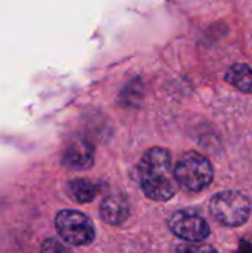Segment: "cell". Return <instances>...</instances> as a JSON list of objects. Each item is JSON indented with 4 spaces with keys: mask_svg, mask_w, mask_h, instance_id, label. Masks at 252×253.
Returning a JSON list of instances; mask_svg holds the SVG:
<instances>
[{
    "mask_svg": "<svg viewBox=\"0 0 252 253\" xmlns=\"http://www.w3.org/2000/svg\"><path fill=\"white\" fill-rule=\"evenodd\" d=\"M141 191L154 202L171 200L178 190L174 176L172 156L166 148L153 147L147 150L137 168Z\"/></svg>",
    "mask_w": 252,
    "mask_h": 253,
    "instance_id": "obj_1",
    "label": "cell"
},
{
    "mask_svg": "<svg viewBox=\"0 0 252 253\" xmlns=\"http://www.w3.org/2000/svg\"><path fill=\"white\" fill-rule=\"evenodd\" d=\"M174 176L178 185L192 193L208 188L214 179L211 162L198 151H186L174 168Z\"/></svg>",
    "mask_w": 252,
    "mask_h": 253,
    "instance_id": "obj_2",
    "label": "cell"
},
{
    "mask_svg": "<svg viewBox=\"0 0 252 253\" xmlns=\"http://www.w3.org/2000/svg\"><path fill=\"white\" fill-rule=\"evenodd\" d=\"M209 212L226 227H241L251 215V202L239 191H221L211 199Z\"/></svg>",
    "mask_w": 252,
    "mask_h": 253,
    "instance_id": "obj_3",
    "label": "cell"
},
{
    "mask_svg": "<svg viewBox=\"0 0 252 253\" xmlns=\"http://www.w3.org/2000/svg\"><path fill=\"white\" fill-rule=\"evenodd\" d=\"M55 228L59 237L73 246L91 245L95 239V227L91 218L79 211L64 209L55 218Z\"/></svg>",
    "mask_w": 252,
    "mask_h": 253,
    "instance_id": "obj_4",
    "label": "cell"
},
{
    "mask_svg": "<svg viewBox=\"0 0 252 253\" xmlns=\"http://www.w3.org/2000/svg\"><path fill=\"white\" fill-rule=\"evenodd\" d=\"M169 230L189 243H202L211 234L209 225L199 213L192 211H178L169 218Z\"/></svg>",
    "mask_w": 252,
    "mask_h": 253,
    "instance_id": "obj_5",
    "label": "cell"
},
{
    "mask_svg": "<svg viewBox=\"0 0 252 253\" xmlns=\"http://www.w3.org/2000/svg\"><path fill=\"white\" fill-rule=\"evenodd\" d=\"M94 157H95L94 144L88 138L76 136L67 145L64 156H62V162L65 166L71 169L83 170L94 165Z\"/></svg>",
    "mask_w": 252,
    "mask_h": 253,
    "instance_id": "obj_6",
    "label": "cell"
},
{
    "mask_svg": "<svg viewBox=\"0 0 252 253\" xmlns=\"http://www.w3.org/2000/svg\"><path fill=\"white\" fill-rule=\"evenodd\" d=\"M131 213V206L126 197L122 194L108 196L102 200L100 206V215L104 222L110 225H120L123 224Z\"/></svg>",
    "mask_w": 252,
    "mask_h": 253,
    "instance_id": "obj_7",
    "label": "cell"
},
{
    "mask_svg": "<svg viewBox=\"0 0 252 253\" xmlns=\"http://www.w3.org/2000/svg\"><path fill=\"white\" fill-rule=\"evenodd\" d=\"M226 82L241 92L252 93V68L248 64H233L226 73Z\"/></svg>",
    "mask_w": 252,
    "mask_h": 253,
    "instance_id": "obj_8",
    "label": "cell"
},
{
    "mask_svg": "<svg viewBox=\"0 0 252 253\" xmlns=\"http://www.w3.org/2000/svg\"><path fill=\"white\" fill-rule=\"evenodd\" d=\"M67 191L70 194V197L77 202V203H89L95 199L97 194V187L89 181V179H83V178H77L68 182L67 185Z\"/></svg>",
    "mask_w": 252,
    "mask_h": 253,
    "instance_id": "obj_9",
    "label": "cell"
},
{
    "mask_svg": "<svg viewBox=\"0 0 252 253\" xmlns=\"http://www.w3.org/2000/svg\"><path fill=\"white\" fill-rule=\"evenodd\" d=\"M42 251L43 252H50V251H65V248L64 246H61V245H53V240H46L45 243H43V246H42Z\"/></svg>",
    "mask_w": 252,
    "mask_h": 253,
    "instance_id": "obj_10",
    "label": "cell"
},
{
    "mask_svg": "<svg viewBox=\"0 0 252 253\" xmlns=\"http://www.w3.org/2000/svg\"><path fill=\"white\" fill-rule=\"evenodd\" d=\"M245 248H247L248 251H252V246H251V245H248V243H245V242H242V243H241V248H239V249H245Z\"/></svg>",
    "mask_w": 252,
    "mask_h": 253,
    "instance_id": "obj_11",
    "label": "cell"
}]
</instances>
